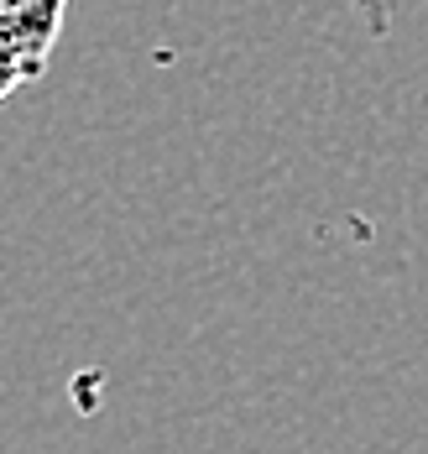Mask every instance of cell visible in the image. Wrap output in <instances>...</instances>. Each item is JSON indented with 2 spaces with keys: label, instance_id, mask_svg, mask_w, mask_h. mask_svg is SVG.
<instances>
[{
  "label": "cell",
  "instance_id": "7a4b0ae2",
  "mask_svg": "<svg viewBox=\"0 0 428 454\" xmlns=\"http://www.w3.org/2000/svg\"><path fill=\"white\" fill-rule=\"evenodd\" d=\"M21 84H32V68H27V58L16 47L0 37V99H11Z\"/></svg>",
  "mask_w": 428,
  "mask_h": 454
},
{
  "label": "cell",
  "instance_id": "6da1fadb",
  "mask_svg": "<svg viewBox=\"0 0 428 454\" xmlns=\"http://www.w3.org/2000/svg\"><path fill=\"white\" fill-rule=\"evenodd\" d=\"M63 11L68 0H0V37L27 58L32 79H43L52 47L63 37Z\"/></svg>",
  "mask_w": 428,
  "mask_h": 454
}]
</instances>
